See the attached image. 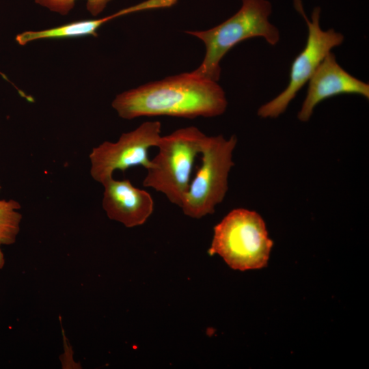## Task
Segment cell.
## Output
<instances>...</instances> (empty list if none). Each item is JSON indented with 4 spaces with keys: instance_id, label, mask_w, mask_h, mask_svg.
<instances>
[{
    "instance_id": "cell-13",
    "label": "cell",
    "mask_w": 369,
    "mask_h": 369,
    "mask_svg": "<svg viewBox=\"0 0 369 369\" xmlns=\"http://www.w3.org/2000/svg\"><path fill=\"white\" fill-rule=\"evenodd\" d=\"M4 264H5L4 255L1 249V245H0V269L3 267Z\"/></svg>"
},
{
    "instance_id": "cell-6",
    "label": "cell",
    "mask_w": 369,
    "mask_h": 369,
    "mask_svg": "<svg viewBox=\"0 0 369 369\" xmlns=\"http://www.w3.org/2000/svg\"><path fill=\"white\" fill-rule=\"evenodd\" d=\"M294 5L308 27L306 44L292 63L287 87L258 109L257 114L262 118H275L283 113L298 92L308 82L323 59L332 49L344 42V36L341 33L333 29L325 31L320 28L319 7L313 10L310 20L305 15L301 0H294Z\"/></svg>"
},
{
    "instance_id": "cell-11",
    "label": "cell",
    "mask_w": 369,
    "mask_h": 369,
    "mask_svg": "<svg viewBox=\"0 0 369 369\" xmlns=\"http://www.w3.org/2000/svg\"><path fill=\"white\" fill-rule=\"evenodd\" d=\"M20 205L15 200H0V245L13 244L20 230Z\"/></svg>"
},
{
    "instance_id": "cell-1",
    "label": "cell",
    "mask_w": 369,
    "mask_h": 369,
    "mask_svg": "<svg viewBox=\"0 0 369 369\" xmlns=\"http://www.w3.org/2000/svg\"><path fill=\"white\" fill-rule=\"evenodd\" d=\"M111 105L120 118L126 120L159 115L195 118L223 114L228 101L217 81L191 72L124 92L115 98Z\"/></svg>"
},
{
    "instance_id": "cell-5",
    "label": "cell",
    "mask_w": 369,
    "mask_h": 369,
    "mask_svg": "<svg viewBox=\"0 0 369 369\" xmlns=\"http://www.w3.org/2000/svg\"><path fill=\"white\" fill-rule=\"evenodd\" d=\"M236 136L206 135L200 155L201 164L191 179L180 206L184 214L200 219L215 212L228 190V176L234 163L233 151Z\"/></svg>"
},
{
    "instance_id": "cell-7",
    "label": "cell",
    "mask_w": 369,
    "mask_h": 369,
    "mask_svg": "<svg viewBox=\"0 0 369 369\" xmlns=\"http://www.w3.org/2000/svg\"><path fill=\"white\" fill-rule=\"evenodd\" d=\"M161 129L159 121L145 122L135 130L122 134L116 142L105 141L94 147L89 156L91 176L102 184L113 178L115 170L124 172L138 165L147 169L151 165L149 149L156 147Z\"/></svg>"
},
{
    "instance_id": "cell-12",
    "label": "cell",
    "mask_w": 369,
    "mask_h": 369,
    "mask_svg": "<svg viewBox=\"0 0 369 369\" xmlns=\"http://www.w3.org/2000/svg\"><path fill=\"white\" fill-rule=\"evenodd\" d=\"M77 0H35L36 3L62 15L67 14ZM111 0H87L86 8L92 16H97Z\"/></svg>"
},
{
    "instance_id": "cell-4",
    "label": "cell",
    "mask_w": 369,
    "mask_h": 369,
    "mask_svg": "<svg viewBox=\"0 0 369 369\" xmlns=\"http://www.w3.org/2000/svg\"><path fill=\"white\" fill-rule=\"evenodd\" d=\"M213 230L208 251L210 255L218 254L234 270L260 269L267 265L273 243L257 212L234 209Z\"/></svg>"
},
{
    "instance_id": "cell-2",
    "label": "cell",
    "mask_w": 369,
    "mask_h": 369,
    "mask_svg": "<svg viewBox=\"0 0 369 369\" xmlns=\"http://www.w3.org/2000/svg\"><path fill=\"white\" fill-rule=\"evenodd\" d=\"M271 12L272 6L268 0H242L239 10L222 23L208 30L186 31L202 40L206 48L202 62L192 72L217 82L221 74V60L238 43L261 37L270 45H276L280 34L269 20Z\"/></svg>"
},
{
    "instance_id": "cell-9",
    "label": "cell",
    "mask_w": 369,
    "mask_h": 369,
    "mask_svg": "<svg viewBox=\"0 0 369 369\" xmlns=\"http://www.w3.org/2000/svg\"><path fill=\"white\" fill-rule=\"evenodd\" d=\"M102 208L107 217L127 228L144 224L154 210L151 195L133 185L131 180L111 178L102 184Z\"/></svg>"
},
{
    "instance_id": "cell-8",
    "label": "cell",
    "mask_w": 369,
    "mask_h": 369,
    "mask_svg": "<svg viewBox=\"0 0 369 369\" xmlns=\"http://www.w3.org/2000/svg\"><path fill=\"white\" fill-rule=\"evenodd\" d=\"M305 98L297 118L308 122L315 107L321 101L342 94H355L369 98L368 83L346 72L329 52L319 64L310 80Z\"/></svg>"
},
{
    "instance_id": "cell-10",
    "label": "cell",
    "mask_w": 369,
    "mask_h": 369,
    "mask_svg": "<svg viewBox=\"0 0 369 369\" xmlns=\"http://www.w3.org/2000/svg\"><path fill=\"white\" fill-rule=\"evenodd\" d=\"M131 13V8L122 9L111 15L94 20H83L64 24L51 29L39 31H26L16 37L20 45L42 39L97 36V31L105 23L117 17Z\"/></svg>"
},
{
    "instance_id": "cell-3",
    "label": "cell",
    "mask_w": 369,
    "mask_h": 369,
    "mask_svg": "<svg viewBox=\"0 0 369 369\" xmlns=\"http://www.w3.org/2000/svg\"><path fill=\"white\" fill-rule=\"evenodd\" d=\"M206 137L195 126L161 136L156 146L158 154L151 160L143 186L163 193L171 203L180 207Z\"/></svg>"
}]
</instances>
